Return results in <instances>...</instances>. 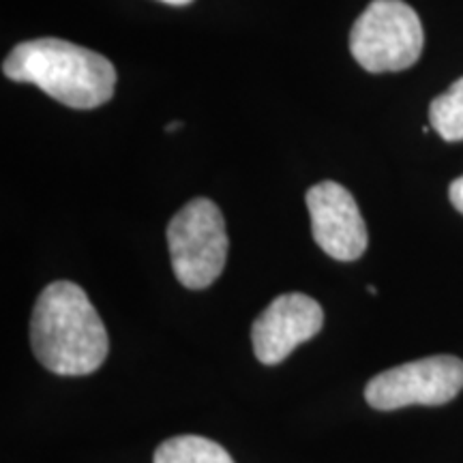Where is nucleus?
Masks as SVG:
<instances>
[{
  "mask_svg": "<svg viewBox=\"0 0 463 463\" xmlns=\"http://www.w3.org/2000/svg\"><path fill=\"white\" fill-rule=\"evenodd\" d=\"M37 361L56 375H89L108 358L106 324L73 281H54L39 294L31 317Z\"/></svg>",
  "mask_w": 463,
  "mask_h": 463,
  "instance_id": "f257e3e1",
  "label": "nucleus"
},
{
  "mask_svg": "<svg viewBox=\"0 0 463 463\" xmlns=\"http://www.w3.org/2000/svg\"><path fill=\"white\" fill-rule=\"evenodd\" d=\"M3 73L14 82L39 86L73 109L99 108L116 89V69L106 56L56 37L17 43L5 58Z\"/></svg>",
  "mask_w": 463,
  "mask_h": 463,
  "instance_id": "f03ea898",
  "label": "nucleus"
},
{
  "mask_svg": "<svg viewBox=\"0 0 463 463\" xmlns=\"http://www.w3.org/2000/svg\"><path fill=\"white\" fill-rule=\"evenodd\" d=\"M425 45L420 17L403 0H373L350 31V52L369 73L405 71Z\"/></svg>",
  "mask_w": 463,
  "mask_h": 463,
  "instance_id": "7ed1b4c3",
  "label": "nucleus"
},
{
  "mask_svg": "<svg viewBox=\"0 0 463 463\" xmlns=\"http://www.w3.org/2000/svg\"><path fill=\"white\" fill-rule=\"evenodd\" d=\"M167 249L174 275L187 289L213 286L228 260V232L219 206L208 198L184 204L167 225Z\"/></svg>",
  "mask_w": 463,
  "mask_h": 463,
  "instance_id": "20e7f679",
  "label": "nucleus"
},
{
  "mask_svg": "<svg viewBox=\"0 0 463 463\" xmlns=\"http://www.w3.org/2000/svg\"><path fill=\"white\" fill-rule=\"evenodd\" d=\"M463 391V361L457 356H427L386 369L367 382L364 399L373 410L408 405H444Z\"/></svg>",
  "mask_w": 463,
  "mask_h": 463,
  "instance_id": "39448f33",
  "label": "nucleus"
},
{
  "mask_svg": "<svg viewBox=\"0 0 463 463\" xmlns=\"http://www.w3.org/2000/svg\"><path fill=\"white\" fill-rule=\"evenodd\" d=\"M314 241L326 256L354 262L367 251L369 234L354 195L335 181L317 183L307 191Z\"/></svg>",
  "mask_w": 463,
  "mask_h": 463,
  "instance_id": "423d86ee",
  "label": "nucleus"
},
{
  "mask_svg": "<svg viewBox=\"0 0 463 463\" xmlns=\"http://www.w3.org/2000/svg\"><path fill=\"white\" fill-rule=\"evenodd\" d=\"M324 311L316 298L300 292L277 297L251 326L253 354L262 364H279L294 347L322 331Z\"/></svg>",
  "mask_w": 463,
  "mask_h": 463,
  "instance_id": "0eeeda50",
  "label": "nucleus"
},
{
  "mask_svg": "<svg viewBox=\"0 0 463 463\" xmlns=\"http://www.w3.org/2000/svg\"><path fill=\"white\" fill-rule=\"evenodd\" d=\"M153 463H234V459L215 439L176 436L159 444Z\"/></svg>",
  "mask_w": 463,
  "mask_h": 463,
  "instance_id": "6e6552de",
  "label": "nucleus"
},
{
  "mask_svg": "<svg viewBox=\"0 0 463 463\" xmlns=\"http://www.w3.org/2000/svg\"><path fill=\"white\" fill-rule=\"evenodd\" d=\"M430 123L444 142H463V78L431 101Z\"/></svg>",
  "mask_w": 463,
  "mask_h": 463,
  "instance_id": "1a4fd4ad",
  "label": "nucleus"
},
{
  "mask_svg": "<svg viewBox=\"0 0 463 463\" xmlns=\"http://www.w3.org/2000/svg\"><path fill=\"white\" fill-rule=\"evenodd\" d=\"M449 198H450V204L455 206V211L461 213V215H463V176L455 178V181L450 183Z\"/></svg>",
  "mask_w": 463,
  "mask_h": 463,
  "instance_id": "9d476101",
  "label": "nucleus"
},
{
  "mask_svg": "<svg viewBox=\"0 0 463 463\" xmlns=\"http://www.w3.org/2000/svg\"><path fill=\"white\" fill-rule=\"evenodd\" d=\"M165 5H174V7H184V5H191L194 0H161Z\"/></svg>",
  "mask_w": 463,
  "mask_h": 463,
  "instance_id": "9b49d317",
  "label": "nucleus"
},
{
  "mask_svg": "<svg viewBox=\"0 0 463 463\" xmlns=\"http://www.w3.org/2000/svg\"><path fill=\"white\" fill-rule=\"evenodd\" d=\"M181 127H183V123H178V120H176V123H170V125H167L165 129H167V131H174V129H181Z\"/></svg>",
  "mask_w": 463,
  "mask_h": 463,
  "instance_id": "f8f14e48",
  "label": "nucleus"
}]
</instances>
